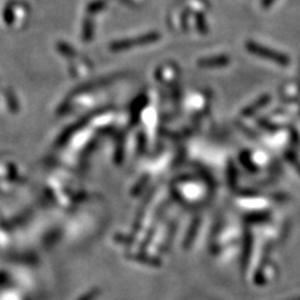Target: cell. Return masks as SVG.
I'll use <instances>...</instances> for the list:
<instances>
[{
	"mask_svg": "<svg viewBox=\"0 0 300 300\" xmlns=\"http://www.w3.org/2000/svg\"><path fill=\"white\" fill-rule=\"evenodd\" d=\"M273 0H264V5H269Z\"/></svg>",
	"mask_w": 300,
	"mask_h": 300,
	"instance_id": "6da1fadb",
	"label": "cell"
}]
</instances>
